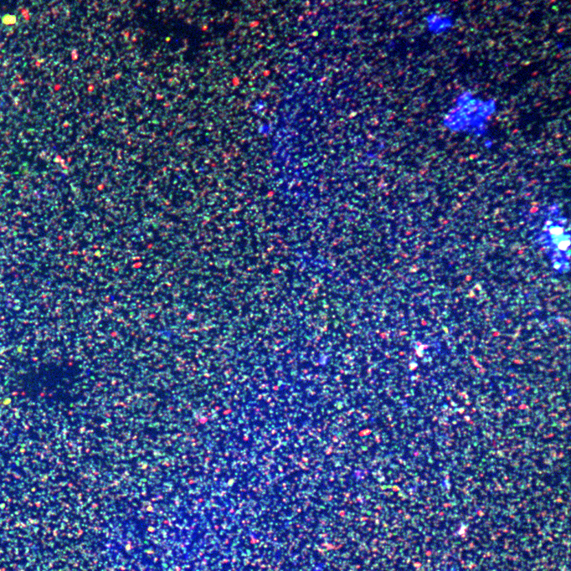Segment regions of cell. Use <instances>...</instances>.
I'll use <instances>...</instances> for the list:
<instances>
[{
	"mask_svg": "<svg viewBox=\"0 0 571 571\" xmlns=\"http://www.w3.org/2000/svg\"><path fill=\"white\" fill-rule=\"evenodd\" d=\"M426 32L434 35L450 32L455 27V19L449 14L430 12L425 16Z\"/></svg>",
	"mask_w": 571,
	"mask_h": 571,
	"instance_id": "obj_1",
	"label": "cell"
}]
</instances>
